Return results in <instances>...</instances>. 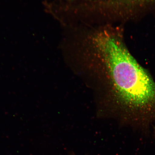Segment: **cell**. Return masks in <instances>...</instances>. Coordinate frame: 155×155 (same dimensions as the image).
Returning a JSON list of instances; mask_svg holds the SVG:
<instances>
[{
  "instance_id": "cell-2",
  "label": "cell",
  "mask_w": 155,
  "mask_h": 155,
  "mask_svg": "<svg viewBox=\"0 0 155 155\" xmlns=\"http://www.w3.org/2000/svg\"><path fill=\"white\" fill-rule=\"evenodd\" d=\"M154 1L155 0H115L114 3L120 7L130 8Z\"/></svg>"
},
{
  "instance_id": "cell-1",
  "label": "cell",
  "mask_w": 155,
  "mask_h": 155,
  "mask_svg": "<svg viewBox=\"0 0 155 155\" xmlns=\"http://www.w3.org/2000/svg\"><path fill=\"white\" fill-rule=\"evenodd\" d=\"M94 45L109 71L116 95L132 112L155 113V82L137 62L119 37L107 31L97 33Z\"/></svg>"
}]
</instances>
